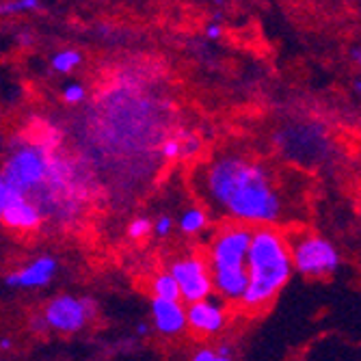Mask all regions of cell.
Returning a JSON list of instances; mask_svg holds the SVG:
<instances>
[{"mask_svg": "<svg viewBox=\"0 0 361 361\" xmlns=\"http://www.w3.org/2000/svg\"><path fill=\"white\" fill-rule=\"evenodd\" d=\"M204 188L210 202L238 225L271 227L283 212L281 195L267 167L238 154L212 160L204 171Z\"/></svg>", "mask_w": 361, "mask_h": 361, "instance_id": "1", "label": "cell"}, {"mask_svg": "<svg viewBox=\"0 0 361 361\" xmlns=\"http://www.w3.org/2000/svg\"><path fill=\"white\" fill-rule=\"evenodd\" d=\"M290 245L275 227H255L247 253V290L240 303L247 310L267 307L292 277Z\"/></svg>", "mask_w": 361, "mask_h": 361, "instance_id": "2", "label": "cell"}, {"mask_svg": "<svg viewBox=\"0 0 361 361\" xmlns=\"http://www.w3.org/2000/svg\"><path fill=\"white\" fill-rule=\"evenodd\" d=\"M253 229L247 225H227L214 236L208 253L212 290L227 301H240L247 290V253Z\"/></svg>", "mask_w": 361, "mask_h": 361, "instance_id": "3", "label": "cell"}, {"mask_svg": "<svg viewBox=\"0 0 361 361\" xmlns=\"http://www.w3.org/2000/svg\"><path fill=\"white\" fill-rule=\"evenodd\" d=\"M54 169H56V160L50 156L48 145L35 143V145H24L18 152H13L11 158L5 162V169L0 176L28 197L30 190H35L39 184L50 180Z\"/></svg>", "mask_w": 361, "mask_h": 361, "instance_id": "4", "label": "cell"}, {"mask_svg": "<svg viewBox=\"0 0 361 361\" xmlns=\"http://www.w3.org/2000/svg\"><path fill=\"white\" fill-rule=\"evenodd\" d=\"M292 271H299L305 277H326L340 269V251L331 240L318 234L299 238L290 247Z\"/></svg>", "mask_w": 361, "mask_h": 361, "instance_id": "5", "label": "cell"}, {"mask_svg": "<svg viewBox=\"0 0 361 361\" xmlns=\"http://www.w3.org/2000/svg\"><path fill=\"white\" fill-rule=\"evenodd\" d=\"M167 273L178 283L180 301H186L188 305L208 299L210 294L214 292L208 262L202 255H197V253H190L186 257L176 259Z\"/></svg>", "mask_w": 361, "mask_h": 361, "instance_id": "6", "label": "cell"}, {"mask_svg": "<svg viewBox=\"0 0 361 361\" xmlns=\"http://www.w3.org/2000/svg\"><path fill=\"white\" fill-rule=\"evenodd\" d=\"M93 312L95 307L89 299H78L72 297V294H59L46 305L44 320L48 329H54L59 334H78L87 326Z\"/></svg>", "mask_w": 361, "mask_h": 361, "instance_id": "7", "label": "cell"}, {"mask_svg": "<svg viewBox=\"0 0 361 361\" xmlns=\"http://www.w3.org/2000/svg\"><path fill=\"white\" fill-rule=\"evenodd\" d=\"M225 320H227L225 307L212 297L190 303L186 307V326L200 336H214L223 331Z\"/></svg>", "mask_w": 361, "mask_h": 361, "instance_id": "8", "label": "cell"}, {"mask_svg": "<svg viewBox=\"0 0 361 361\" xmlns=\"http://www.w3.org/2000/svg\"><path fill=\"white\" fill-rule=\"evenodd\" d=\"M56 273V259L52 255H39L24 269L7 275L5 283L9 288H44L52 281Z\"/></svg>", "mask_w": 361, "mask_h": 361, "instance_id": "9", "label": "cell"}, {"mask_svg": "<svg viewBox=\"0 0 361 361\" xmlns=\"http://www.w3.org/2000/svg\"><path fill=\"white\" fill-rule=\"evenodd\" d=\"M154 329L162 336H178L186 329V307L182 301L152 299Z\"/></svg>", "mask_w": 361, "mask_h": 361, "instance_id": "10", "label": "cell"}, {"mask_svg": "<svg viewBox=\"0 0 361 361\" xmlns=\"http://www.w3.org/2000/svg\"><path fill=\"white\" fill-rule=\"evenodd\" d=\"M0 221L7 227L16 229V232H32V229L42 225V214L39 208L26 195H22L20 200L11 202L7 208L0 210Z\"/></svg>", "mask_w": 361, "mask_h": 361, "instance_id": "11", "label": "cell"}, {"mask_svg": "<svg viewBox=\"0 0 361 361\" xmlns=\"http://www.w3.org/2000/svg\"><path fill=\"white\" fill-rule=\"evenodd\" d=\"M152 292H154V299H160V301H180L178 283L169 273L156 275V279L152 283Z\"/></svg>", "mask_w": 361, "mask_h": 361, "instance_id": "12", "label": "cell"}, {"mask_svg": "<svg viewBox=\"0 0 361 361\" xmlns=\"http://www.w3.org/2000/svg\"><path fill=\"white\" fill-rule=\"evenodd\" d=\"M208 225V214L202 208H188L180 216V229L184 234H200Z\"/></svg>", "mask_w": 361, "mask_h": 361, "instance_id": "13", "label": "cell"}, {"mask_svg": "<svg viewBox=\"0 0 361 361\" xmlns=\"http://www.w3.org/2000/svg\"><path fill=\"white\" fill-rule=\"evenodd\" d=\"M82 61V54L78 50H61L52 56V70L61 74H70L74 72Z\"/></svg>", "mask_w": 361, "mask_h": 361, "instance_id": "14", "label": "cell"}, {"mask_svg": "<svg viewBox=\"0 0 361 361\" xmlns=\"http://www.w3.org/2000/svg\"><path fill=\"white\" fill-rule=\"evenodd\" d=\"M39 7H42L39 0H13V3L0 5V16H13V13H22L30 9H39Z\"/></svg>", "mask_w": 361, "mask_h": 361, "instance_id": "15", "label": "cell"}, {"mask_svg": "<svg viewBox=\"0 0 361 361\" xmlns=\"http://www.w3.org/2000/svg\"><path fill=\"white\" fill-rule=\"evenodd\" d=\"M178 143H180V158H190V156H195L197 152H200V147H202L200 137L188 135V133H180Z\"/></svg>", "mask_w": 361, "mask_h": 361, "instance_id": "16", "label": "cell"}, {"mask_svg": "<svg viewBox=\"0 0 361 361\" xmlns=\"http://www.w3.org/2000/svg\"><path fill=\"white\" fill-rule=\"evenodd\" d=\"M149 232H152V221L145 219V216H139L135 221H130V225H128V236L133 238V240H141Z\"/></svg>", "mask_w": 361, "mask_h": 361, "instance_id": "17", "label": "cell"}, {"mask_svg": "<svg viewBox=\"0 0 361 361\" xmlns=\"http://www.w3.org/2000/svg\"><path fill=\"white\" fill-rule=\"evenodd\" d=\"M85 97H87V89L80 82H72L63 89V100L68 104H80Z\"/></svg>", "mask_w": 361, "mask_h": 361, "instance_id": "18", "label": "cell"}, {"mask_svg": "<svg viewBox=\"0 0 361 361\" xmlns=\"http://www.w3.org/2000/svg\"><path fill=\"white\" fill-rule=\"evenodd\" d=\"M190 361H234L232 357H223V355H219L214 348H200L195 355H192V359Z\"/></svg>", "mask_w": 361, "mask_h": 361, "instance_id": "19", "label": "cell"}, {"mask_svg": "<svg viewBox=\"0 0 361 361\" xmlns=\"http://www.w3.org/2000/svg\"><path fill=\"white\" fill-rule=\"evenodd\" d=\"M152 229H154V232L158 234V236H162V238H165V236H169L171 234V229H173V221L169 219V216H160L154 225H152Z\"/></svg>", "mask_w": 361, "mask_h": 361, "instance_id": "20", "label": "cell"}, {"mask_svg": "<svg viewBox=\"0 0 361 361\" xmlns=\"http://www.w3.org/2000/svg\"><path fill=\"white\" fill-rule=\"evenodd\" d=\"M160 152H162V156L169 158V160L180 158V143H178V139H167L165 143H162Z\"/></svg>", "mask_w": 361, "mask_h": 361, "instance_id": "21", "label": "cell"}, {"mask_svg": "<svg viewBox=\"0 0 361 361\" xmlns=\"http://www.w3.org/2000/svg\"><path fill=\"white\" fill-rule=\"evenodd\" d=\"M30 329H32V331H37V334H44V331L48 329V324H46L44 316H32V318H30Z\"/></svg>", "mask_w": 361, "mask_h": 361, "instance_id": "22", "label": "cell"}, {"mask_svg": "<svg viewBox=\"0 0 361 361\" xmlns=\"http://www.w3.org/2000/svg\"><path fill=\"white\" fill-rule=\"evenodd\" d=\"M206 35H208L210 39H219V37L223 35L221 24H219V22H210V24L206 26Z\"/></svg>", "mask_w": 361, "mask_h": 361, "instance_id": "23", "label": "cell"}, {"mask_svg": "<svg viewBox=\"0 0 361 361\" xmlns=\"http://www.w3.org/2000/svg\"><path fill=\"white\" fill-rule=\"evenodd\" d=\"M137 334H139V336H147V334H149V326H147V324H139V326H137Z\"/></svg>", "mask_w": 361, "mask_h": 361, "instance_id": "24", "label": "cell"}, {"mask_svg": "<svg viewBox=\"0 0 361 361\" xmlns=\"http://www.w3.org/2000/svg\"><path fill=\"white\" fill-rule=\"evenodd\" d=\"M0 348H5V350H9V348H11V340H9V338H5V340H0Z\"/></svg>", "mask_w": 361, "mask_h": 361, "instance_id": "25", "label": "cell"}, {"mask_svg": "<svg viewBox=\"0 0 361 361\" xmlns=\"http://www.w3.org/2000/svg\"><path fill=\"white\" fill-rule=\"evenodd\" d=\"M353 59H355V61H359V48H355V50H353Z\"/></svg>", "mask_w": 361, "mask_h": 361, "instance_id": "26", "label": "cell"}]
</instances>
